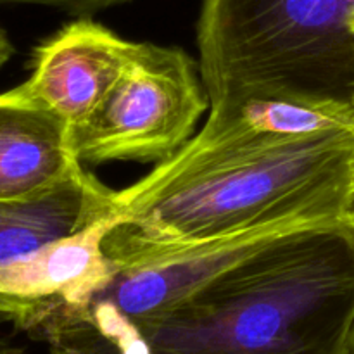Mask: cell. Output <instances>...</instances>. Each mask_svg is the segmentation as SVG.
<instances>
[{"instance_id":"obj_16","label":"cell","mask_w":354,"mask_h":354,"mask_svg":"<svg viewBox=\"0 0 354 354\" xmlns=\"http://www.w3.org/2000/svg\"><path fill=\"white\" fill-rule=\"evenodd\" d=\"M0 354H24L21 348H16V346L7 344L3 339H0Z\"/></svg>"},{"instance_id":"obj_14","label":"cell","mask_w":354,"mask_h":354,"mask_svg":"<svg viewBox=\"0 0 354 354\" xmlns=\"http://www.w3.org/2000/svg\"><path fill=\"white\" fill-rule=\"evenodd\" d=\"M12 54H14L12 44H10V40H9V37H7L6 31L2 30V26H0V68H2L7 61H9L10 55Z\"/></svg>"},{"instance_id":"obj_1","label":"cell","mask_w":354,"mask_h":354,"mask_svg":"<svg viewBox=\"0 0 354 354\" xmlns=\"http://www.w3.org/2000/svg\"><path fill=\"white\" fill-rule=\"evenodd\" d=\"M354 324V223L289 232L137 325L151 354H341Z\"/></svg>"},{"instance_id":"obj_9","label":"cell","mask_w":354,"mask_h":354,"mask_svg":"<svg viewBox=\"0 0 354 354\" xmlns=\"http://www.w3.org/2000/svg\"><path fill=\"white\" fill-rule=\"evenodd\" d=\"M82 169L66 121L14 90L0 93V201L40 196Z\"/></svg>"},{"instance_id":"obj_7","label":"cell","mask_w":354,"mask_h":354,"mask_svg":"<svg viewBox=\"0 0 354 354\" xmlns=\"http://www.w3.org/2000/svg\"><path fill=\"white\" fill-rule=\"evenodd\" d=\"M137 44L90 17H80L35 50L33 71L12 88L76 128L124 71Z\"/></svg>"},{"instance_id":"obj_12","label":"cell","mask_w":354,"mask_h":354,"mask_svg":"<svg viewBox=\"0 0 354 354\" xmlns=\"http://www.w3.org/2000/svg\"><path fill=\"white\" fill-rule=\"evenodd\" d=\"M131 0H0V3H26V6H44L64 10L80 17H90L100 10L128 3Z\"/></svg>"},{"instance_id":"obj_15","label":"cell","mask_w":354,"mask_h":354,"mask_svg":"<svg viewBox=\"0 0 354 354\" xmlns=\"http://www.w3.org/2000/svg\"><path fill=\"white\" fill-rule=\"evenodd\" d=\"M341 354H354V324H353L351 330H349L348 339H346L344 348H342Z\"/></svg>"},{"instance_id":"obj_8","label":"cell","mask_w":354,"mask_h":354,"mask_svg":"<svg viewBox=\"0 0 354 354\" xmlns=\"http://www.w3.org/2000/svg\"><path fill=\"white\" fill-rule=\"evenodd\" d=\"M118 225L120 214H111L78 234L0 265V296L23 308L16 328L26 330L54 308L82 306L109 283L116 265L104 241Z\"/></svg>"},{"instance_id":"obj_10","label":"cell","mask_w":354,"mask_h":354,"mask_svg":"<svg viewBox=\"0 0 354 354\" xmlns=\"http://www.w3.org/2000/svg\"><path fill=\"white\" fill-rule=\"evenodd\" d=\"M116 213L114 190L85 168L55 189L28 199L0 201V265Z\"/></svg>"},{"instance_id":"obj_18","label":"cell","mask_w":354,"mask_h":354,"mask_svg":"<svg viewBox=\"0 0 354 354\" xmlns=\"http://www.w3.org/2000/svg\"><path fill=\"white\" fill-rule=\"evenodd\" d=\"M354 194V154H353V162H351V196Z\"/></svg>"},{"instance_id":"obj_17","label":"cell","mask_w":354,"mask_h":354,"mask_svg":"<svg viewBox=\"0 0 354 354\" xmlns=\"http://www.w3.org/2000/svg\"><path fill=\"white\" fill-rule=\"evenodd\" d=\"M346 218L354 223V194L351 196V199H349L348 207H346Z\"/></svg>"},{"instance_id":"obj_13","label":"cell","mask_w":354,"mask_h":354,"mask_svg":"<svg viewBox=\"0 0 354 354\" xmlns=\"http://www.w3.org/2000/svg\"><path fill=\"white\" fill-rule=\"evenodd\" d=\"M21 317H23V308L17 303H14V301L0 296V324H7L9 322V324L17 325Z\"/></svg>"},{"instance_id":"obj_11","label":"cell","mask_w":354,"mask_h":354,"mask_svg":"<svg viewBox=\"0 0 354 354\" xmlns=\"http://www.w3.org/2000/svg\"><path fill=\"white\" fill-rule=\"evenodd\" d=\"M24 332L45 342L48 354H151L133 322L93 299L82 306L54 308Z\"/></svg>"},{"instance_id":"obj_19","label":"cell","mask_w":354,"mask_h":354,"mask_svg":"<svg viewBox=\"0 0 354 354\" xmlns=\"http://www.w3.org/2000/svg\"><path fill=\"white\" fill-rule=\"evenodd\" d=\"M353 127H354V116H353Z\"/></svg>"},{"instance_id":"obj_4","label":"cell","mask_w":354,"mask_h":354,"mask_svg":"<svg viewBox=\"0 0 354 354\" xmlns=\"http://www.w3.org/2000/svg\"><path fill=\"white\" fill-rule=\"evenodd\" d=\"M209 109L201 71L176 47L137 44L130 62L90 116L71 130L80 162L165 161L192 138Z\"/></svg>"},{"instance_id":"obj_3","label":"cell","mask_w":354,"mask_h":354,"mask_svg":"<svg viewBox=\"0 0 354 354\" xmlns=\"http://www.w3.org/2000/svg\"><path fill=\"white\" fill-rule=\"evenodd\" d=\"M209 107L272 99L354 116V0H203Z\"/></svg>"},{"instance_id":"obj_2","label":"cell","mask_w":354,"mask_h":354,"mask_svg":"<svg viewBox=\"0 0 354 354\" xmlns=\"http://www.w3.org/2000/svg\"><path fill=\"white\" fill-rule=\"evenodd\" d=\"M354 130L332 131L237 159L149 190H114L118 225L104 241L114 263L286 221L346 218Z\"/></svg>"},{"instance_id":"obj_6","label":"cell","mask_w":354,"mask_h":354,"mask_svg":"<svg viewBox=\"0 0 354 354\" xmlns=\"http://www.w3.org/2000/svg\"><path fill=\"white\" fill-rule=\"evenodd\" d=\"M346 128L354 130L344 118L283 100L249 99L209 107L203 130L131 187L154 189L225 162Z\"/></svg>"},{"instance_id":"obj_5","label":"cell","mask_w":354,"mask_h":354,"mask_svg":"<svg viewBox=\"0 0 354 354\" xmlns=\"http://www.w3.org/2000/svg\"><path fill=\"white\" fill-rule=\"evenodd\" d=\"M311 225L317 223L286 221L216 241L131 256L114 263L116 273L92 299L106 304L135 325H140L175 308L256 249L280 235Z\"/></svg>"}]
</instances>
